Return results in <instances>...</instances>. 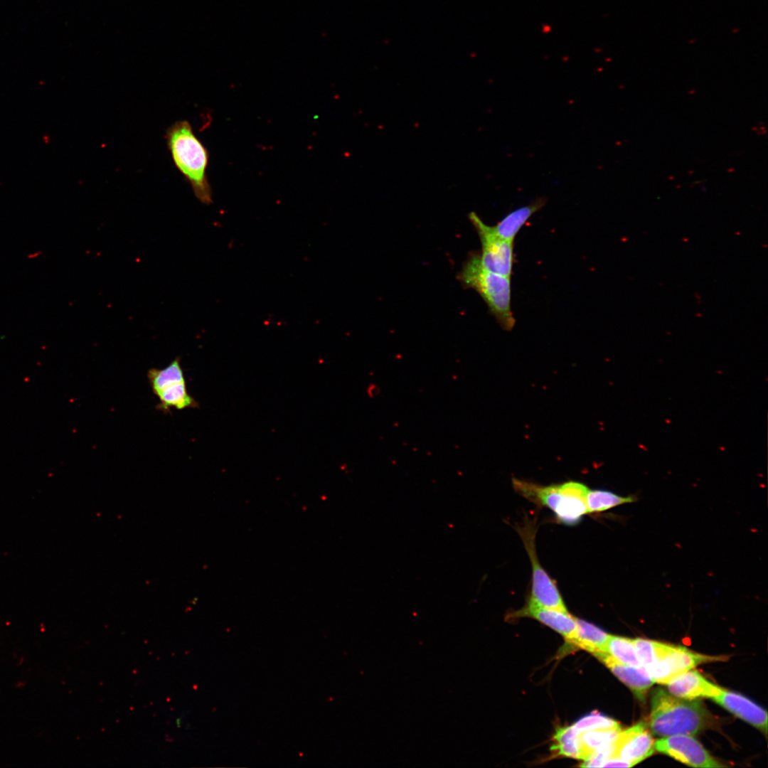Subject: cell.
I'll use <instances>...</instances> for the list:
<instances>
[{
	"instance_id": "1",
	"label": "cell",
	"mask_w": 768,
	"mask_h": 768,
	"mask_svg": "<svg viewBox=\"0 0 768 768\" xmlns=\"http://www.w3.org/2000/svg\"><path fill=\"white\" fill-rule=\"evenodd\" d=\"M711 723V714L698 699L680 698L662 688L653 691L649 725L654 735H694Z\"/></svg>"
},
{
	"instance_id": "2",
	"label": "cell",
	"mask_w": 768,
	"mask_h": 768,
	"mask_svg": "<svg viewBox=\"0 0 768 768\" xmlns=\"http://www.w3.org/2000/svg\"><path fill=\"white\" fill-rule=\"evenodd\" d=\"M165 137L177 169L190 183L197 199L210 205L213 198L206 176L208 154L194 134L190 123L186 120L174 122L166 130Z\"/></svg>"
},
{
	"instance_id": "3",
	"label": "cell",
	"mask_w": 768,
	"mask_h": 768,
	"mask_svg": "<svg viewBox=\"0 0 768 768\" xmlns=\"http://www.w3.org/2000/svg\"><path fill=\"white\" fill-rule=\"evenodd\" d=\"M459 279L467 287L476 290L488 305L491 313L506 330L515 324L511 306V277L485 270L478 255H472L463 267Z\"/></svg>"
},
{
	"instance_id": "4",
	"label": "cell",
	"mask_w": 768,
	"mask_h": 768,
	"mask_svg": "<svg viewBox=\"0 0 768 768\" xmlns=\"http://www.w3.org/2000/svg\"><path fill=\"white\" fill-rule=\"evenodd\" d=\"M515 489L524 497L548 508L562 523L573 525L587 513L585 495L588 488L577 481L558 485L538 486L516 481Z\"/></svg>"
},
{
	"instance_id": "5",
	"label": "cell",
	"mask_w": 768,
	"mask_h": 768,
	"mask_svg": "<svg viewBox=\"0 0 768 768\" xmlns=\"http://www.w3.org/2000/svg\"><path fill=\"white\" fill-rule=\"evenodd\" d=\"M535 523L530 521L518 528L532 566V583L528 602L568 612L556 584L539 562L535 547Z\"/></svg>"
},
{
	"instance_id": "6",
	"label": "cell",
	"mask_w": 768,
	"mask_h": 768,
	"mask_svg": "<svg viewBox=\"0 0 768 768\" xmlns=\"http://www.w3.org/2000/svg\"><path fill=\"white\" fill-rule=\"evenodd\" d=\"M469 218L477 231L481 243V253L478 255L481 265L487 271L511 277L513 264V243L501 239L474 213Z\"/></svg>"
},
{
	"instance_id": "7",
	"label": "cell",
	"mask_w": 768,
	"mask_h": 768,
	"mask_svg": "<svg viewBox=\"0 0 768 768\" xmlns=\"http://www.w3.org/2000/svg\"><path fill=\"white\" fill-rule=\"evenodd\" d=\"M727 659V656L703 655L683 646L668 644L662 658L645 668L654 683L666 684L674 676L700 664Z\"/></svg>"
},
{
	"instance_id": "8",
	"label": "cell",
	"mask_w": 768,
	"mask_h": 768,
	"mask_svg": "<svg viewBox=\"0 0 768 768\" xmlns=\"http://www.w3.org/2000/svg\"><path fill=\"white\" fill-rule=\"evenodd\" d=\"M654 749L687 765L695 767H722L723 765L693 735L663 737L654 742Z\"/></svg>"
},
{
	"instance_id": "9",
	"label": "cell",
	"mask_w": 768,
	"mask_h": 768,
	"mask_svg": "<svg viewBox=\"0 0 768 768\" xmlns=\"http://www.w3.org/2000/svg\"><path fill=\"white\" fill-rule=\"evenodd\" d=\"M654 742L648 725L641 721L624 731L621 730L614 741L613 758L621 759L634 766L653 754Z\"/></svg>"
},
{
	"instance_id": "10",
	"label": "cell",
	"mask_w": 768,
	"mask_h": 768,
	"mask_svg": "<svg viewBox=\"0 0 768 768\" xmlns=\"http://www.w3.org/2000/svg\"><path fill=\"white\" fill-rule=\"evenodd\" d=\"M665 685L669 693L686 700H696L700 698L711 699L722 688L693 669L674 676Z\"/></svg>"
},
{
	"instance_id": "11",
	"label": "cell",
	"mask_w": 768,
	"mask_h": 768,
	"mask_svg": "<svg viewBox=\"0 0 768 768\" xmlns=\"http://www.w3.org/2000/svg\"><path fill=\"white\" fill-rule=\"evenodd\" d=\"M711 699L733 715L767 734V713L751 700L724 688Z\"/></svg>"
},
{
	"instance_id": "12",
	"label": "cell",
	"mask_w": 768,
	"mask_h": 768,
	"mask_svg": "<svg viewBox=\"0 0 768 768\" xmlns=\"http://www.w3.org/2000/svg\"><path fill=\"white\" fill-rule=\"evenodd\" d=\"M515 617H528L550 627L572 643L577 637V618L568 612L543 607L528 602L527 604L513 614Z\"/></svg>"
},
{
	"instance_id": "13",
	"label": "cell",
	"mask_w": 768,
	"mask_h": 768,
	"mask_svg": "<svg viewBox=\"0 0 768 768\" xmlns=\"http://www.w3.org/2000/svg\"><path fill=\"white\" fill-rule=\"evenodd\" d=\"M594 656L628 686L639 700H645L648 690L654 682L644 666L636 667L622 663L606 652H599Z\"/></svg>"
},
{
	"instance_id": "14",
	"label": "cell",
	"mask_w": 768,
	"mask_h": 768,
	"mask_svg": "<svg viewBox=\"0 0 768 768\" xmlns=\"http://www.w3.org/2000/svg\"><path fill=\"white\" fill-rule=\"evenodd\" d=\"M545 203V198H538L526 206L512 210L495 225L491 226V230L501 239L513 242L516 235L528 220Z\"/></svg>"
},
{
	"instance_id": "15",
	"label": "cell",
	"mask_w": 768,
	"mask_h": 768,
	"mask_svg": "<svg viewBox=\"0 0 768 768\" xmlns=\"http://www.w3.org/2000/svg\"><path fill=\"white\" fill-rule=\"evenodd\" d=\"M156 395L159 400L157 409L164 413L170 412L171 407L183 410L198 407V402L188 393L186 381L171 385Z\"/></svg>"
},
{
	"instance_id": "16",
	"label": "cell",
	"mask_w": 768,
	"mask_h": 768,
	"mask_svg": "<svg viewBox=\"0 0 768 768\" xmlns=\"http://www.w3.org/2000/svg\"><path fill=\"white\" fill-rule=\"evenodd\" d=\"M577 637L572 642L593 655L605 652L607 641L610 634L584 620L577 619Z\"/></svg>"
},
{
	"instance_id": "17",
	"label": "cell",
	"mask_w": 768,
	"mask_h": 768,
	"mask_svg": "<svg viewBox=\"0 0 768 768\" xmlns=\"http://www.w3.org/2000/svg\"><path fill=\"white\" fill-rule=\"evenodd\" d=\"M636 498L631 495L622 496L606 490L588 489L585 495V505L587 513H599L609 510L625 503L636 501Z\"/></svg>"
},
{
	"instance_id": "18",
	"label": "cell",
	"mask_w": 768,
	"mask_h": 768,
	"mask_svg": "<svg viewBox=\"0 0 768 768\" xmlns=\"http://www.w3.org/2000/svg\"><path fill=\"white\" fill-rule=\"evenodd\" d=\"M147 378L152 392L155 395L171 385L186 381L181 365V359L178 357L176 358L164 368L149 369Z\"/></svg>"
},
{
	"instance_id": "19",
	"label": "cell",
	"mask_w": 768,
	"mask_h": 768,
	"mask_svg": "<svg viewBox=\"0 0 768 768\" xmlns=\"http://www.w3.org/2000/svg\"><path fill=\"white\" fill-rule=\"evenodd\" d=\"M621 730H593L580 732L581 759L585 760L594 752L610 745L617 740Z\"/></svg>"
},
{
	"instance_id": "20",
	"label": "cell",
	"mask_w": 768,
	"mask_h": 768,
	"mask_svg": "<svg viewBox=\"0 0 768 768\" xmlns=\"http://www.w3.org/2000/svg\"><path fill=\"white\" fill-rule=\"evenodd\" d=\"M580 733L573 726L558 728L553 736L552 752L559 756L581 759Z\"/></svg>"
},
{
	"instance_id": "21",
	"label": "cell",
	"mask_w": 768,
	"mask_h": 768,
	"mask_svg": "<svg viewBox=\"0 0 768 768\" xmlns=\"http://www.w3.org/2000/svg\"><path fill=\"white\" fill-rule=\"evenodd\" d=\"M605 652L616 661L633 666H643L637 656L633 639L610 635Z\"/></svg>"
},
{
	"instance_id": "22",
	"label": "cell",
	"mask_w": 768,
	"mask_h": 768,
	"mask_svg": "<svg viewBox=\"0 0 768 768\" xmlns=\"http://www.w3.org/2000/svg\"><path fill=\"white\" fill-rule=\"evenodd\" d=\"M633 641L639 660L644 668L660 660L668 646V644L641 638Z\"/></svg>"
},
{
	"instance_id": "23",
	"label": "cell",
	"mask_w": 768,
	"mask_h": 768,
	"mask_svg": "<svg viewBox=\"0 0 768 768\" xmlns=\"http://www.w3.org/2000/svg\"><path fill=\"white\" fill-rule=\"evenodd\" d=\"M572 726L579 732L593 730L621 729L618 722L599 713H591L586 715L577 720Z\"/></svg>"
},
{
	"instance_id": "24",
	"label": "cell",
	"mask_w": 768,
	"mask_h": 768,
	"mask_svg": "<svg viewBox=\"0 0 768 768\" xmlns=\"http://www.w3.org/2000/svg\"><path fill=\"white\" fill-rule=\"evenodd\" d=\"M615 751L614 742L608 747L592 754L580 764L582 767H602L607 760L614 757Z\"/></svg>"
},
{
	"instance_id": "25",
	"label": "cell",
	"mask_w": 768,
	"mask_h": 768,
	"mask_svg": "<svg viewBox=\"0 0 768 768\" xmlns=\"http://www.w3.org/2000/svg\"><path fill=\"white\" fill-rule=\"evenodd\" d=\"M633 765L624 760L617 758H612L605 762L602 767H630Z\"/></svg>"
}]
</instances>
